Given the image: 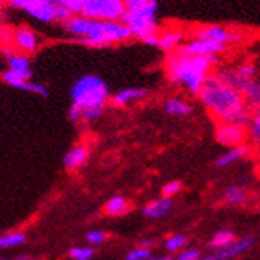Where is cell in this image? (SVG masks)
Masks as SVG:
<instances>
[{
	"label": "cell",
	"instance_id": "37",
	"mask_svg": "<svg viewBox=\"0 0 260 260\" xmlns=\"http://www.w3.org/2000/svg\"><path fill=\"white\" fill-rule=\"evenodd\" d=\"M200 260H214V257H212V254H208V255H201Z\"/></svg>",
	"mask_w": 260,
	"mask_h": 260
},
{
	"label": "cell",
	"instance_id": "8",
	"mask_svg": "<svg viewBox=\"0 0 260 260\" xmlns=\"http://www.w3.org/2000/svg\"><path fill=\"white\" fill-rule=\"evenodd\" d=\"M176 51L188 56H200V58H212V56H217L219 58V54L227 51V47L211 40L191 39L188 42H184V45H180Z\"/></svg>",
	"mask_w": 260,
	"mask_h": 260
},
{
	"label": "cell",
	"instance_id": "9",
	"mask_svg": "<svg viewBox=\"0 0 260 260\" xmlns=\"http://www.w3.org/2000/svg\"><path fill=\"white\" fill-rule=\"evenodd\" d=\"M40 48V36L29 26H18L13 29V50L30 56Z\"/></svg>",
	"mask_w": 260,
	"mask_h": 260
},
{
	"label": "cell",
	"instance_id": "6",
	"mask_svg": "<svg viewBox=\"0 0 260 260\" xmlns=\"http://www.w3.org/2000/svg\"><path fill=\"white\" fill-rule=\"evenodd\" d=\"M80 15L99 21H121L125 15L123 0H85Z\"/></svg>",
	"mask_w": 260,
	"mask_h": 260
},
{
	"label": "cell",
	"instance_id": "24",
	"mask_svg": "<svg viewBox=\"0 0 260 260\" xmlns=\"http://www.w3.org/2000/svg\"><path fill=\"white\" fill-rule=\"evenodd\" d=\"M187 243H188V240H187V236H185V235L174 233V235L168 236V238L165 240L163 247L166 249V252H169V254H177V252H180V251H184V249H185Z\"/></svg>",
	"mask_w": 260,
	"mask_h": 260
},
{
	"label": "cell",
	"instance_id": "33",
	"mask_svg": "<svg viewBox=\"0 0 260 260\" xmlns=\"http://www.w3.org/2000/svg\"><path fill=\"white\" fill-rule=\"evenodd\" d=\"M69 120H71L72 123H75V125H78V123H82V112L71 106V109H69Z\"/></svg>",
	"mask_w": 260,
	"mask_h": 260
},
{
	"label": "cell",
	"instance_id": "23",
	"mask_svg": "<svg viewBox=\"0 0 260 260\" xmlns=\"http://www.w3.org/2000/svg\"><path fill=\"white\" fill-rule=\"evenodd\" d=\"M27 241L24 232H7L0 235V249H10V247L22 246Z\"/></svg>",
	"mask_w": 260,
	"mask_h": 260
},
{
	"label": "cell",
	"instance_id": "4",
	"mask_svg": "<svg viewBox=\"0 0 260 260\" xmlns=\"http://www.w3.org/2000/svg\"><path fill=\"white\" fill-rule=\"evenodd\" d=\"M72 107L83 110L104 109L110 101V89L104 78L94 74H86L77 78L71 88Z\"/></svg>",
	"mask_w": 260,
	"mask_h": 260
},
{
	"label": "cell",
	"instance_id": "1",
	"mask_svg": "<svg viewBox=\"0 0 260 260\" xmlns=\"http://www.w3.org/2000/svg\"><path fill=\"white\" fill-rule=\"evenodd\" d=\"M198 98L209 115L217 123L233 125L247 129L252 117L251 107L247 106L240 91L225 83L217 74H211L201 86Z\"/></svg>",
	"mask_w": 260,
	"mask_h": 260
},
{
	"label": "cell",
	"instance_id": "2",
	"mask_svg": "<svg viewBox=\"0 0 260 260\" xmlns=\"http://www.w3.org/2000/svg\"><path fill=\"white\" fill-rule=\"evenodd\" d=\"M61 26L67 36L89 48H106L133 39L121 21H99L85 18L83 15H72Z\"/></svg>",
	"mask_w": 260,
	"mask_h": 260
},
{
	"label": "cell",
	"instance_id": "31",
	"mask_svg": "<svg viewBox=\"0 0 260 260\" xmlns=\"http://www.w3.org/2000/svg\"><path fill=\"white\" fill-rule=\"evenodd\" d=\"M106 240H107V233L103 230H91L86 233V241L89 243V246H99Z\"/></svg>",
	"mask_w": 260,
	"mask_h": 260
},
{
	"label": "cell",
	"instance_id": "21",
	"mask_svg": "<svg viewBox=\"0 0 260 260\" xmlns=\"http://www.w3.org/2000/svg\"><path fill=\"white\" fill-rule=\"evenodd\" d=\"M235 240H236L235 232L225 229V230H219L212 235V238L209 240V246L214 251H220V249H223V247L230 246Z\"/></svg>",
	"mask_w": 260,
	"mask_h": 260
},
{
	"label": "cell",
	"instance_id": "14",
	"mask_svg": "<svg viewBox=\"0 0 260 260\" xmlns=\"http://www.w3.org/2000/svg\"><path fill=\"white\" fill-rule=\"evenodd\" d=\"M147 96H149V91L145 88H123L118 89L115 94H110L109 103L115 107H128L131 104L142 103Z\"/></svg>",
	"mask_w": 260,
	"mask_h": 260
},
{
	"label": "cell",
	"instance_id": "39",
	"mask_svg": "<svg viewBox=\"0 0 260 260\" xmlns=\"http://www.w3.org/2000/svg\"><path fill=\"white\" fill-rule=\"evenodd\" d=\"M0 27H2V15H0Z\"/></svg>",
	"mask_w": 260,
	"mask_h": 260
},
{
	"label": "cell",
	"instance_id": "40",
	"mask_svg": "<svg viewBox=\"0 0 260 260\" xmlns=\"http://www.w3.org/2000/svg\"><path fill=\"white\" fill-rule=\"evenodd\" d=\"M2 4H5V0H0V5H2Z\"/></svg>",
	"mask_w": 260,
	"mask_h": 260
},
{
	"label": "cell",
	"instance_id": "35",
	"mask_svg": "<svg viewBox=\"0 0 260 260\" xmlns=\"http://www.w3.org/2000/svg\"><path fill=\"white\" fill-rule=\"evenodd\" d=\"M0 260H34L30 255L26 254H19V255H13V257H5V258H0Z\"/></svg>",
	"mask_w": 260,
	"mask_h": 260
},
{
	"label": "cell",
	"instance_id": "30",
	"mask_svg": "<svg viewBox=\"0 0 260 260\" xmlns=\"http://www.w3.org/2000/svg\"><path fill=\"white\" fill-rule=\"evenodd\" d=\"M152 257V251L144 249V247H134L126 255L125 260H149Z\"/></svg>",
	"mask_w": 260,
	"mask_h": 260
},
{
	"label": "cell",
	"instance_id": "29",
	"mask_svg": "<svg viewBox=\"0 0 260 260\" xmlns=\"http://www.w3.org/2000/svg\"><path fill=\"white\" fill-rule=\"evenodd\" d=\"M0 48H13V29L0 27Z\"/></svg>",
	"mask_w": 260,
	"mask_h": 260
},
{
	"label": "cell",
	"instance_id": "32",
	"mask_svg": "<svg viewBox=\"0 0 260 260\" xmlns=\"http://www.w3.org/2000/svg\"><path fill=\"white\" fill-rule=\"evenodd\" d=\"M201 252L198 249H184L176 254L174 260H200Z\"/></svg>",
	"mask_w": 260,
	"mask_h": 260
},
{
	"label": "cell",
	"instance_id": "19",
	"mask_svg": "<svg viewBox=\"0 0 260 260\" xmlns=\"http://www.w3.org/2000/svg\"><path fill=\"white\" fill-rule=\"evenodd\" d=\"M165 112L173 117H188L193 112V106L182 98H169L165 103Z\"/></svg>",
	"mask_w": 260,
	"mask_h": 260
},
{
	"label": "cell",
	"instance_id": "25",
	"mask_svg": "<svg viewBox=\"0 0 260 260\" xmlns=\"http://www.w3.org/2000/svg\"><path fill=\"white\" fill-rule=\"evenodd\" d=\"M246 131H247V139H251V142L260 149V110H255L252 114L249 126H247Z\"/></svg>",
	"mask_w": 260,
	"mask_h": 260
},
{
	"label": "cell",
	"instance_id": "20",
	"mask_svg": "<svg viewBox=\"0 0 260 260\" xmlns=\"http://www.w3.org/2000/svg\"><path fill=\"white\" fill-rule=\"evenodd\" d=\"M129 201L121 197V195H115L112 197L106 205H104V214L110 217H120V216H125L126 212H129Z\"/></svg>",
	"mask_w": 260,
	"mask_h": 260
},
{
	"label": "cell",
	"instance_id": "36",
	"mask_svg": "<svg viewBox=\"0 0 260 260\" xmlns=\"http://www.w3.org/2000/svg\"><path fill=\"white\" fill-rule=\"evenodd\" d=\"M149 260H174V257H173V255H169V254H168V255H155V257L152 255Z\"/></svg>",
	"mask_w": 260,
	"mask_h": 260
},
{
	"label": "cell",
	"instance_id": "38",
	"mask_svg": "<svg viewBox=\"0 0 260 260\" xmlns=\"http://www.w3.org/2000/svg\"><path fill=\"white\" fill-rule=\"evenodd\" d=\"M255 110H260V96H258V101H257V104H255Z\"/></svg>",
	"mask_w": 260,
	"mask_h": 260
},
{
	"label": "cell",
	"instance_id": "10",
	"mask_svg": "<svg viewBox=\"0 0 260 260\" xmlns=\"http://www.w3.org/2000/svg\"><path fill=\"white\" fill-rule=\"evenodd\" d=\"M0 53L4 54L7 62V71L15 74L24 80H32V64L30 58L26 54H21L13 48H0Z\"/></svg>",
	"mask_w": 260,
	"mask_h": 260
},
{
	"label": "cell",
	"instance_id": "12",
	"mask_svg": "<svg viewBox=\"0 0 260 260\" xmlns=\"http://www.w3.org/2000/svg\"><path fill=\"white\" fill-rule=\"evenodd\" d=\"M0 80H2L5 85L11 86V88H16V89H21V91H27V93H32V94H39L42 98H48V94H50L48 88L45 85L32 82V80H24V78L11 74L7 69L4 72H0Z\"/></svg>",
	"mask_w": 260,
	"mask_h": 260
},
{
	"label": "cell",
	"instance_id": "16",
	"mask_svg": "<svg viewBox=\"0 0 260 260\" xmlns=\"http://www.w3.org/2000/svg\"><path fill=\"white\" fill-rule=\"evenodd\" d=\"M173 209V200L169 198H165V197H160L156 200H152L149 201L147 205L144 206L142 212L147 219L150 220H160L163 217H166L169 212Z\"/></svg>",
	"mask_w": 260,
	"mask_h": 260
},
{
	"label": "cell",
	"instance_id": "7",
	"mask_svg": "<svg viewBox=\"0 0 260 260\" xmlns=\"http://www.w3.org/2000/svg\"><path fill=\"white\" fill-rule=\"evenodd\" d=\"M191 39L211 40V42L225 45V47H229V45H232V43L241 42V36H240L238 32H235L232 29H227V27H223V26H216V24L197 27L193 32H191Z\"/></svg>",
	"mask_w": 260,
	"mask_h": 260
},
{
	"label": "cell",
	"instance_id": "13",
	"mask_svg": "<svg viewBox=\"0 0 260 260\" xmlns=\"http://www.w3.org/2000/svg\"><path fill=\"white\" fill-rule=\"evenodd\" d=\"M254 238L252 236H244V238H236L230 246L223 247L220 251H214L212 257L214 260H233L249 252L254 247Z\"/></svg>",
	"mask_w": 260,
	"mask_h": 260
},
{
	"label": "cell",
	"instance_id": "34",
	"mask_svg": "<svg viewBox=\"0 0 260 260\" xmlns=\"http://www.w3.org/2000/svg\"><path fill=\"white\" fill-rule=\"evenodd\" d=\"M155 240H150V238H144V240H141L139 241V244H138V247H144V249H149V251H152V247H155Z\"/></svg>",
	"mask_w": 260,
	"mask_h": 260
},
{
	"label": "cell",
	"instance_id": "28",
	"mask_svg": "<svg viewBox=\"0 0 260 260\" xmlns=\"http://www.w3.org/2000/svg\"><path fill=\"white\" fill-rule=\"evenodd\" d=\"M182 182L180 180H169V182H166L161 188V197L165 198H169L171 200L173 197L179 195L180 191H182Z\"/></svg>",
	"mask_w": 260,
	"mask_h": 260
},
{
	"label": "cell",
	"instance_id": "11",
	"mask_svg": "<svg viewBox=\"0 0 260 260\" xmlns=\"http://www.w3.org/2000/svg\"><path fill=\"white\" fill-rule=\"evenodd\" d=\"M216 141L232 149V147H238L243 144H247V131L240 126H233V125H225V123H217L216 128Z\"/></svg>",
	"mask_w": 260,
	"mask_h": 260
},
{
	"label": "cell",
	"instance_id": "26",
	"mask_svg": "<svg viewBox=\"0 0 260 260\" xmlns=\"http://www.w3.org/2000/svg\"><path fill=\"white\" fill-rule=\"evenodd\" d=\"M72 260H91L94 257V247L91 246H74L69 249Z\"/></svg>",
	"mask_w": 260,
	"mask_h": 260
},
{
	"label": "cell",
	"instance_id": "15",
	"mask_svg": "<svg viewBox=\"0 0 260 260\" xmlns=\"http://www.w3.org/2000/svg\"><path fill=\"white\" fill-rule=\"evenodd\" d=\"M185 40V32L179 27H169L165 30L158 32V45L156 48H160L166 54L174 53L180 45H184Z\"/></svg>",
	"mask_w": 260,
	"mask_h": 260
},
{
	"label": "cell",
	"instance_id": "27",
	"mask_svg": "<svg viewBox=\"0 0 260 260\" xmlns=\"http://www.w3.org/2000/svg\"><path fill=\"white\" fill-rule=\"evenodd\" d=\"M54 5H59L66 10H69L72 15H80L85 0H50Z\"/></svg>",
	"mask_w": 260,
	"mask_h": 260
},
{
	"label": "cell",
	"instance_id": "18",
	"mask_svg": "<svg viewBox=\"0 0 260 260\" xmlns=\"http://www.w3.org/2000/svg\"><path fill=\"white\" fill-rule=\"evenodd\" d=\"M88 158H89L88 147L83 144H77L72 149L67 150V153L64 155L62 165L66 169H69V171H75V169L82 168L88 161Z\"/></svg>",
	"mask_w": 260,
	"mask_h": 260
},
{
	"label": "cell",
	"instance_id": "3",
	"mask_svg": "<svg viewBox=\"0 0 260 260\" xmlns=\"http://www.w3.org/2000/svg\"><path fill=\"white\" fill-rule=\"evenodd\" d=\"M217 62V56L200 58V56H188L174 51L166 54L165 75L171 85L185 89L191 96H198L201 86L205 85L206 78L212 74V67Z\"/></svg>",
	"mask_w": 260,
	"mask_h": 260
},
{
	"label": "cell",
	"instance_id": "22",
	"mask_svg": "<svg viewBox=\"0 0 260 260\" xmlns=\"http://www.w3.org/2000/svg\"><path fill=\"white\" fill-rule=\"evenodd\" d=\"M223 200L232 206H241L247 201V193L240 185H229L223 190Z\"/></svg>",
	"mask_w": 260,
	"mask_h": 260
},
{
	"label": "cell",
	"instance_id": "17",
	"mask_svg": "<svg viewBox=\"0 0 260 260\" xmlns=\"http://www.w3.org/2000/svg\"><path fill=\"white\" fill-rule=\"evenodd\" d=\"M251 153V145L249 144H243L238 147H232V149H227L222 155L217 156L216 160V166L223 169V168H229L232 165H236L238 161L244 160L247 158V155Z\"/></svg>",
	"mask_w": 260,
	"mask_h": 260
},
{
	"label": "cell",
	"instance_id": "5",
	"mask_svg": "<svg viewBox=\"0 0 260 260\" xmlns=\"http://www.w3.org/2000/svg\"><path fill=\"white\" fill-rule=\"evenodd\" d=\"M5 4L15 10L24 11L27 16L43 24H53V22L64 24L72 16L69 10L54 5L50 0H5Z\"/></svg>",
	"mask_w": 260,
	"mask_h": 260
}]
</instances>
